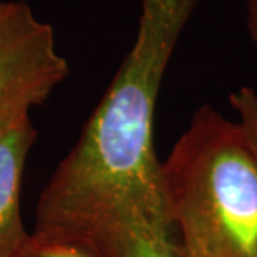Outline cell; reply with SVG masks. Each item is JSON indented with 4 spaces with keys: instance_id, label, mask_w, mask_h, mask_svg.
Wrapping results in <instances>:
<instances>
[{
    "instance_id": "5",
    "label": "cell",
    "mask_w": 257,
    "mask_h": 257,
    "mask_svg": "<svg viewBox=\"0 0 257 257\" xmlns=\"http://www.w3.org/2000/svg\"><path fill=\"white\" fill-rule=\"evenodd\" d=\"M230 107L236 113V121L257 157V92L254 89L243 86L239 90L230 93Z\"/></svg>"
},
{
    "instance_id": "6",
    "label": "cell",
    "mask_w": 257,
    "mask_h": 257,
    "mask_svg": "<svg viewBox=\"0 0 257 257\" xmlns=\"http://www.w3.org/2000/svg\"><path fill=\"white\" fill-rule=\"evenodd\" d=\"M16 257H96L87 248L72 241L30 233Z\"/></svg>"
},
{
    "instance_id": "3",
    "label": "cell",
    "mask_w": 257,
    "mask_h": 257,
    "mask_svg": "<svg viewBox=\"0 0 257 257\" xmlns=\"http://www.w3.org/2000/svg\"><path fill=\"white\" fill-rule=\"evenodd\" d=\"M69 73L53 26L25 0L0 2V135L30 117Z\"/></svg>"
},
{
    "instance_id": "1",
    "label": "cell",
    "mask_w": 257,
    "mask_h": 257,
    "mask_svg": "<svg viewBox=\"0 0 257 257\" xmlns=\"http://www.w3.org/2000/svg\"><path fill=\"white\" fill-rule=\"evenodd\" d=\"M200 2L140 0L135 42L40 192L33 233L96 257H183L155 119L167 66Z\"/></svg>"
},
{
    "instance_id": "7",
    "label": "cell",
    "mask_w": 257,
    "mask_h": 257,
    "mask_svg": "<svg viewBox=\"0 0 257 257\" xmlns=\"http://www.w3.org/2000/svg\"><path fill=\"white\" fill-rule=\"evenodd\" d=\"M246 13V28L250 40L257 49V0H243Z\"/></svg>"
},
{
    "instance_id": "2",
    "label": "cell",
    "mask_w": 257,
    "mask_h": 257,
    "mask_svg": "<svg viewBox=\"0 0 257 257\" xmlns=\"http://www.w3.org/2000/svg\"><path fill=\"white\" fill-rule=\"evenodd\" d=\"M163 180L182 256L257 257V157L236 120L200 107Z\"/></svg>"
},
{
    "instance_id": "4",
    "label": "cell",
    "mask_w": 257,
    "mask_h": 257,
    "mask_svg": "<svg viewBox=\"0 0 257 257\" xmlns=\"http://www.w3.org/2000/svg\"><path fill=\"white\" fill-rule=\"evenodd\" d=\"M37 140L30 117L0 135V257H16L29 233L22 217V183Z\"/></svg>"
}]
</instances>
